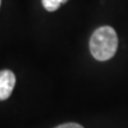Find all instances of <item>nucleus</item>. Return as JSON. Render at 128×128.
I'll list each match as a JSON object with an SVG mask.
<instances>
[{
  "label": "nucleus",
  "instance_id": "7ed1b4c3",
  "mask_svg": "<svg viewBox=\"0 0 128 128\" xmlns=\"http://www.w3.org/2000/svg\"><path fill=\"white\" fill-rule=\"evenodd\" d=\"M66 1L67 0H42V3H43V6L47 11L54 12L56 10H58L60 6L65 3Z\"/></svg>",
  "mask_w": 128,
  "mask_h": 128
},
{
  "label": "nucleus",
  "instance_id": "f257e3e1",
  "mask_svg": "<svg viewBox=\"0 0 128 128\" xmlns=\"http://www.w3.org/2000/svg\"><path fill=\"white\" fill-rule=\"evenodd\" d=\"M116 32L110 26L98 28L90 38V51L92 56L98 61L110 60L118 49Z\"/></svg>",
  "mask_w": 128,
  "mask_h": 128
},
{
  "label": "nucleus",
  "instance_id": "f03ea898",
  "mask_svg": "<svg viewBox=\"0 0 128 128\" xmlns=\"http://www.w3.org/2000/svg\"><path fill=\"white\" fill-rule=\"evenodd\" d=\"M16 78L13 72L3 70L0 72V100H6L10 97L15 86Z\"/></svg>",
  "mask_w": 128,
  "mask_h": 128
},
{
  "label": "nucleus",
  "instance_id": "39448f33",
  "mask_svg": "<svg viewBox=\"0 0 128 128\" xmlns=\"http://www.w3.org/2000/svg\"><path fill=\"white\" fill-rule=\"evenodd\" d=\"M0 4H1V0H0Z\"/></svg>",
  "mask_w": 128,
  "mask_h": 128
},
{
  "label": "nucleus",
  "instance_id": "20e7f679",
  "mask_svg": "<svg viewBox=\"0 0 128 128\" xmlns=\"http://www.w3.org/2000/svg\"><path fill=\"white\" fill-rule=\"evenodd\" d=\"M56 128H83L81 125H79L77 123H66V124H62L59 125Z\"/></svg>",
  "mask_w": 128,
  "mask_h": 128
}]
</instances>
